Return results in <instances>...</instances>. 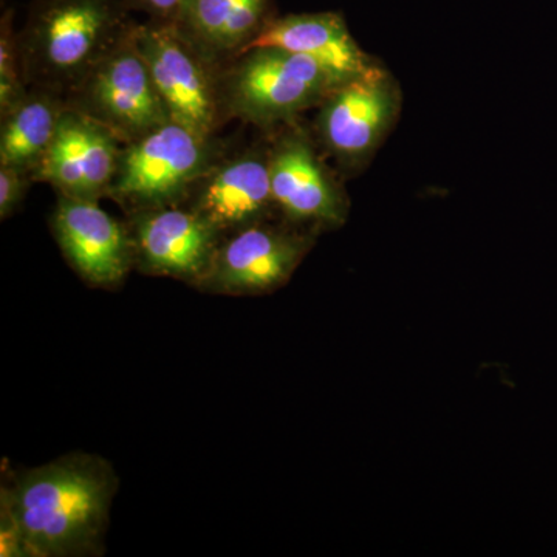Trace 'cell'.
I'll return each mask as SVG.
<instances>
[{
	"label": "cell",
	"instance_id": "1",
	"mask_svg": "<svg viewBox=\"0 0 557 557\" xmlns=\"http://www.w3.org/2000/svg\"><path fill=\"white\" fill-rule=\"evenodd\" d=\"M119 479L108 461L70 454L2 486L32 557L100 555Z\"/></svg>",
	"mask_w": 557,
	"mask_h": 557
},
{
	"label": "cell",
	"instance_id": "2",
	"mask_svg": "<svg viewBox=\"0 0 557 557\" xmlns=\"http://www.w3.org/2000/svg\"><path fill=\"white\" fill-rule=\"evenodd\" d=\"M137 22L124 0H33L17 30L25 87L67 100Z\"/></svg>",
	"mask_w": 557,
	"mask_h": 557
},
{
	"label": "cell",
	"instance_id": "3",
	"mask_svg": "<svg viewBox=\"0 0 557 557\" xmlns=\"http://www.w3.org/2000/svg\"><path fill=\"white\" fill-rule=\"evenodd\" d=\"M339 86L317 62L277 47L242 51L220 70V89L230 121L262 131L287 126L318 108Z\"/></svg>",
	"mask_w": 557,
	"mask_h": 557
},
{
	"label": "cell",
	"instance_id": "4",
	"mask_svg": "<svg viewBox=\"0 0 557 557\" xmlns=\"http://www.w3.org/2000/svg\"><path fill=\"white\" fill-rule=\"evenodd\" d=\"M228 149L219 137H201L170 121L145 137L124 143L108 197L126 214L180 205L190 186Z\"/></svg>",
	"mask_w": 557,
	"mask_h": 557
},
{
	"label": "cell",
	"instance_id": "5",
	"mask_svg": "<svg viewBox=\"0 0 557 557\" xmlns=\"http://www.w3.org/2000/svg\"><path fill=\"white\" fill-rule=\"evenodd\" d=\"M134 40L171 120L201 137H219L230 123L220 89L222 67L209 61L174 24L137 22Z\"/></svg>",
	"mask_w": 557,
	"mask_h": 557
},
{
	"label": "cell",
	"instance_id": "6",
	"mask_svg": "<svg viewBox=\"0 0 557 557\" xmlns=\"http://www.w3.org/2000/svg\"><path fill=\"white\" fill-rule=\"evenodd\" d=\"M65 102L108 127L123 143L145 137L172 121L135 46L134 32Z\"/></svg>",
	"mask_w": 557,
	"mask_h": 557
},
{
	"label": "cell",
	"instance_id": "7",
	"mask_svg": "<svg viewBox=\"0 0 557 557\" xmlns=\"http://www.w3.org/2000/svg\"><path fill=\"white\" fill-rule=\"evenodd\" d=\"M126 218L139 273L200 287L225 237L219 230L183 205L143 209Z\"/></svg>",
	"mask_w": 557,
	"mask_h": 557
},
{
	"label": "cell",
	"instance_id": "8",
	"mask_svg": "<svg viewBox=\"0 0 557 557\" xmlns=\"http://www.w3.org/2000/svg\"><path fill=\"white\" fill-rule=\"evenodd\" d=\"M311 247L309 234L269 220L223 237L199 289L228 296H255L285 284Z\"/></svg>",
	"mask_w": 557,
	"mask_h": 557
},
{
	"label": "cell",
	"instance_id": "9",
	"mask_svg": "<svg viewBox=\"0 0 557 557\" xmlns=\"http://www.w3.org/2000/svg\"><path fill=\"white\" fill-rule=\"evenodd\" d=\"M398 102L394 79L380 67L333 87L318 106L322 146L343 166L364 163L391 129Z\"/></svg>",
	"mask_w": 557,
	"mask_h": 557
},
{
	"label": "cell",
	"instance_id": "10",
	"mask_svg": "<svg viewBox=\"0 0 557 557\" xmlns=\"http://www.w3.org/2000/svg\"><path fill=\"white\" fill-rule=\"evenodd\" d=\"M180 205L193 209L223 236L273 218L270 145L226 150Z\"/></svg>",
	"mask_w": 557,
	"mask_h": 557
},
{
	"label": "cell",
	"instance_id": "11",
	"mask_svg": "<svg viewBox=\"0 0 557 557\" xmlns=\"http://www.w3.org/2000/svg\"><path fill=\"white\" fill-rule=\"evenodd\" d=\"M50 226L62 256L90 287H120L135 269L127 223L113 219L98 201L58 194Z\"/></svg>",
	"mask_w": 557,
	"mask_h": 557
},
{
	"label": "cell",
	"instance_id": "12",
	"mask_svg": "<svg viewBox=\"0 0 557 557\" xmlns=\"http://www.w3.org/2000/svg\"><path fill=\"white\" fill-rule=\"evenodd\" d=\"M292 124L269 143L276 214L292 225H343L346 196L319 159L309 135Z\"/></svg>",
	"mask_w": 557,
	"mask_h": 557
},
{
	"label": "cell",
	"instance_id": "13",
	"mask_svg": "<svg viewBox=\"0 0 557 557\" xmlns=\"http://www.w3.org/2000/svg\"><path fill=\"white\" fill-rule=\"evenodd\" d=\"M123 145L108 127L67 108L35 183H49L72 199L101 200L115 180Z\"/></svg>",
	"mask_w": 557,
	"mask_h": 557
},
{
	"label": "cell",
	"instance_id": "14",
	"mask_svg": "<svg viewBox=\"0 0 557 557\" xmlns=\"http://www.w3.org/2000/svg\"><path fill=\"white\" fill-rule=\"evenodd\" d=\"M255 47H277L310 58L338 84L376 67L359 49L344 17L330 11L273 17L247 50Z\"/></svg>",
	"mask_w": 557,
	"mask_h": 557
},
{
	"label": "cell",
	"instance_id": "15",
	"mask_svg": "<svg viewBox=\"0 0 557 557\" xmlns=\"http://www.w3.org/2000/svg\"><path fill=\"white\" fill-rule=\"evenodd\" d=\"M271 0H186L175 27L219 67L247 50L273 20Z\"/></svg>",
	"mask_w": 557,
	"mask_h": 557
},
{
	"label": "cell",
	"instance_id": "16",
	"mask_svg": "<svg viewBox=\"0 0 557 557\" xmlns=\"http://www.w3.org/2000/svg\"><path fill=\"white\" fill-rule=\"evenodd\" d=\"M67 108L51 91L27 89L0 113V166L16 168L35 180Z\"/></svg>",
	"mask_w": 557,
	"mask_h": 557
},
{
	"label": "cell",
	"instance_id": "17",
	"mask_svg": "<svg viewBox=\"0 0 557 557\" xmlns=\"http://www.w3.org/2000/svg\"><path fill=\"white\" fill-rule=\"evenodd\" d=\"M25 91H27V87L22 79L13 10H7L0 21V113L10 109Z\"/></svg>",
	"mask_w": 557,
	"mask_h": 557
},
{
	"label": "cell",
	"instance_id": "18",
	"mask_svg": "<svg viewBox=\"0 0 557 557\" xmlns=\"http://www.w3.org/2000/svg\"><path fill=\"white\" fill-rule=\"evenodd\" d=\"M32 183L30 174L11 166H0V219H10L20 209Z\"/></svg>",
	"mask_w": 557,
	"mask_h": 557
},
{
	"label": "cell",
	"instance_id": "19",
	"mask_svg": "<svg viewBox=\"0 0 557 557\" xmlns=\"http://www.w3.org/2000/svg\"><path fill=\"white\" fill-rule=\"evenodd\" d=\"M0 556L30 557L21 528L7 502L0 500Z\"/></svg>",
	"mask_w": 557,
	"mask_h": 557
},
{
	"label": "cell",
	"instance_id": "20",
	"mask_svg": "<svg viewBox=\"0 0 557 557\" xmlns=\"http://www.w3.org/2000/svg\"><path fill=\"white\" fill-rule=\"evenodd\" d=\"M132 13H143L146 21L175 24L186 0H124Z\"/></svg>",
	"mask_w": 557,
	"mask_h": 557
}]
</instances>
